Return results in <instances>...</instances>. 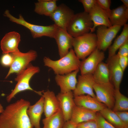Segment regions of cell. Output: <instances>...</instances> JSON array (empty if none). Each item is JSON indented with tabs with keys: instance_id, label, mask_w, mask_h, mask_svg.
Listing matches in <instances>:
<instances>
[{
	"instance_id": "cell-2",
	"label": "cell",
	"mask_w": 128,
	"mask_h": 128,
	"mask_svg": "<svg viewBox=\"0 0 128 128\" xmlns=\"http://www.w3.org/2000/svg\"><path fill=\"white\" fill-rule=\"evenodd\" d=\"M43 60L44 65L50 68L56 75L65 74L79 69L81 63L72 48L66 55L58 60H54L45 57Z\"/></svg>"
},
{
	"instance_id": "cell-32",
	"label": "cell",
	"mask_w": 128,
	"mask_h": 128,
	"mask_svg": "<svg viewBox=\"0 0 128 128\" xmlns=\"http://www.w3.org/2000/svg\"><path fill=\"white\" fill-rule=\"evenodd\" d=\"M14 60L13 55L11 53L4 54L1 59V62L3 65L10 67Z\"/></svg>"
},
{
	"instance_id": "cell-13",
	"label": "cell",
	"mask_w": 128,
	"mask_h": 128,
	"mask_svg": "<svg viewBox=\"0 0 128 128\" xmlns=\"http://www.w3.org/2000/svg\"><path fill=\"white\" fill-rule=\"evenodd\" d=\"M119 57L117 54L108 58L106 64L108 68L110 82L115 89H120L123 72L119 63Z\"/></svg>"
},
{
	"instance_id": "cell-21",
	"label": "cell",
	"mask_w": 128,
	"mask_h": 128,
	"mask_svg": "<svg viewBox=\"0 0 128 128\" xmlns=\"http://www.w3.org/2000/svg\"><path fill=\"white\" fill-rule=\"evenodd\" d=\"M97 112L75 105L73 109L70 120L76 125L83 122L95 120Z\"/></svg>"
},
{
	"instance_id": "cell-19",
	"label": "cell",
	"mask_w": 128,
	"mask_h": 128,
	"mask_svg": "<svg viewBox=\"0 0 128 128\" xmlns=\"http://www.w3.org/2000/svg\"><path fill=\"white\" fill-rule=\"evenodd\" d=\"M44 112L45 117L50 116L61 110L59 102L55 93L47 90L43 91Z\"/></svg>"
},
{
	"instance_id": "cell-15",
	"label": "cell",
	"mask_w": 128,
	"mask_h": 128,
	"mask_svg": "<svg viewBox=\"0 0 128 128\" xmlns=\"http://www.w3.org/2000/svg\"><path fill=\"white\" fill-rule=\"evenodd\" d=\"M59 102L65 122L70 120L73 109L76 105L73 92H60L56 96Z\"/></svg>"
},
{
	"instance_id": "cell-40",
	"label": "cell",
	"mask_w": 128,
	"mask_h": 128,
	"mask_svg": "<svg viewBox=\"0 0 128 128\" xmlns=\"http://www.w3.org/2000/svg\"><path fill=\"white\" fill-rule=\"evenodd\" d=\"M4 110L3 106L0 103V114H1L3 111Z\"/></svg>"
},
{
	"instance_id": "cell-7",
	"label": "cell",
	"mask_w": 128,
	"mask_h": 128,
	"mask_svg": "<svg viewBox=\"0 0 128 128\" xmlns=\"http://www.w3.org/2000/svg\"><path fill=\"white\" fill-rule=\"evenodd\" d=\"M11 53L13 57L14 60L5 78L12 73L18 74L24 70L30 62L35 60L37 56V52L33 50L25 53L19 51Z\"/></svg>"
},
{
	"instance_id": "cell-6",
	"label": "cell",
	"mask_w": 128,
	"mask_h": 128,
	"mask_svg": "<svg viewBox=\"0 0 128 128\" xmlns=\"http://www.w3.org/2000/svg\"><path fill=\"white\" fill-rule=\"evenodd\" d=\"M93 26L89 14L84 11L74 14L67 26V31L74 38L90 32Z\"/></svg>"
},
{
	"instance_id": "cell-34",
	"label": "cell",
	"mask_w": 128,
	"mask_h": 128,
	"mask_svg": "<svg viewBox=\"0 0 128 128\" xmlns=\"http://www.w3.org/2000/svg\"><path fill=\"white\" fill-rule=\"evenodd\" d=\"M76 128H97L95 120L80 123L76 125Z\"/></svg>"
},
{
	"instance_id": "cell-30",
	"label": "cell",
	"mask_w": 128,
	"mask_h": 128,
	"mask_svg": "<svg viewBox=\"0 0 128 128\" xmlns=\"http://www.w3.org/2000/svg\"><path fill=\"white\" fill-rule=\"evenodd\" d=\"M95 120L97 128H116L107 121L99 112H97Z\"/></svg>"
},
{
	"instance_id": "cell-31",
	"label": "cell",
	"mask_w": 128,
	"mask_h": 128,
	"mask_svg": "<svg viewBox=\"0 0 128 128\" xmlns=\"http://www.w3.org/2000/svg\"><path fill=\"white\" fill-rule=\"evenodd\" d=\"M96 2L101 8L108 15L109 17L111 10L110 9L111 0H96Z\"/></svg>"
},
{
	"instance_id": "cell-26",
	"label": "cell",
	"mask_w": 128,
	"mask_h": 128,
	"mask_svg": "<svg viewBox=\"0 0 128 128\" xmlns=\"http://www.w3.org/2000/svg\"><path fill=\"white\" fill-rule=\"evenodd\" d=\"M43 128H63L65 123L61 110L42 120Z\"/></svg>"
},
{
	"instance_id": "cell-14",
	"label": "cell",
	"mask_w": 128,
	"mask_h": 128,
	"mask_svg": "<svg viewBox=\"0 0 128 128\" xmlns=\"http://www.w3.org/2000/svg\"><path fill=\"white\" fill-rule=\"evenodd\" d=\"M57 44L60 58L66 55L73 47V37L67 30L58 27L54 38Z\"/></svg>"
},
{
	"instance_id": "cell-8",
	"label": "cell",
	"mask_w": 128,
	"mask_h": 128,
	"mask_svg": "<svg viewBox=\"0 0 128 128\" xmlns=\"http://www.w3.org/2000/svg\"><path fill=\"white\" fill-rule=\"evenodd\" d=\"M121 27L112 26L108 27L101 25L97 27L96 34L97 48L103 51H105L110 46L113 39L120 31Z\"/></svg>"
},
{
	"instance_id": "cell-23",
	"label": "cell",
	"mask_w": 128,
	"mask_h": 128,
	"mask_svg": "<svg viewBox=\"0 0 128 128\" xmlns=\"http://www.w3.org/2000/svg\"><path fill=\"white\" fill-rule=\"evenodd\" d=\"M109 18L112 26H124L128 19V8L123 4L113 9Z\"/></svg>"
},
{
	"instance_id": "cell-4",
	"label": "cell",
	"mask_w": 128,
	"mask_h": 128,
	"mask_svg": "<svg viewBox=\"0 0 128 128\" xmlns=\"http://www.w3.org/2000/svg\"><path fill=\"white\" fill-rule=\"evenodd\" d=\"M40 71L39 67L33 66L30 63L25 69L17 74L15 79L17 83L14 90L7 96V102H9L18 93L27 90L33 91L39 95L42 96L43 91H35L29 85V82L32 77Z\"/></svg>"
},
{
	"instance_id": "cell-36",
	"label": "cell",
	"mask_w": 128,
	"mask_h": 128,
	"mask_svg": "<svg viewBox=\"0 0 128 128\" xmlns=\"http://www.w3.org/2000/svg\"><path fill=\"white\" fill-rule=\"evenodd\" d=\"M125 126H128V112L120 111L115 112Z\"/></svg>"
},
{
	"instance_id": "cell-3",
	"label": "cell",
	"mask_w": 128,
	"mask_h": 128,
	"mask_svg": "<svg viewBox=\"0 0 128 128\" xmlns=\"http://www.w3.org/2000/svg\"><path fill=\"white\" fill-rule=\"evenodd\" d=\"M4 15L11 22L22 25L28 29L34 38L46 36L54 38L58 27L55 24L46 26L39 25L30 23L26 21L22 16L20 14L18 18L12 15L9 10H6Z\"/></svg>"
},
{
	"instance_id": "cell-20",
	"label": "cell",
	"mask_w": 128,
	"mask_h": 128,
	"mask_svg": "<svg viewBox=\"0 0 128 128\" xmlns=\"http://www.w3.org/2000/svg\"><path fill=\"white\" fill-rule=\"evenodd\" d=\"M74 100L76 105L82 106L96 112H99L107 107L105 105L100 102L96 98L88 95L74 96Z\"/></svg>"
},
{
	"instance_id": "cell-28",
	"label": "cell",
	"mask_w": 128,
	"mask_h": 128,
	"mask_svg": "<svg viewBox=\"0 0 128 128\" xmlns=\"http://www.w3.org/2000/svg\"><path fill=\"white\" fill-rule=\"evenodd\" d=\"M99 112L109 122L116 128H123L125 125L112 110L106 107Z\"/></svg>"
},
{
	"instance_id": "cell-27",
	"label": "cell",
	"mask_w": 128,
	"mask_h": 128,
	"mask_svg": "<svg viewBox=\"0 0 128 128\" xmlns=\"http://www.w3.org/2000/svg\"><path fill=\"white\" fill-rule=\"evenodd\" d=\"M128 40V24L123 26L122 32L115 39L112 45L109 48L108 58L116 54L118 50L127 40Z\"/></svg>"
},
{
	"instance_id": "cell-41",
	"label": "cell",
	"mask_w": 128,
	"mask_h": 128,
	"mask_svg": "<svg viewBox=\"0 0 128 128\" xmlns=\"http://www.w3.org/2000/svg\"><path fill=\"white\" fill-rule=\"evenodd\" d=\"M123 128H128V126H125Z\"/></svg>"
},
{
	"instance_id": "cell-24",
	"label": "cell",
	"mask_w": 128,
	"mask_h": 128,
	"mask_svg": "<svg viewBox=\"0 0 128 128\" xmlns=\"http://www.w3.org/2000/svg\"><path fill=\"white\" fill-rule=\"evenodd\" d=\"M56 0H39L35 3L34 11L37 14L50 17L57 6Z\"/></svg>"
},
{
	"instance_id": "cell-9",
	"label": "cell",
	"mask_w": 128,
	"mask_h": 128,
	"mask_svg": "<svg viewBox=\"0 0 128 128\" xmlns=\"http://www.w3.org/2000/svg\"><path fill=\"white\" fill-rule=\"evenodd\" d=\"M93 88L96 99L112 110L115 102V89L113 85L110 82L105 84L95 83Z\"/></svg>"
},
{
	"instance_id": "cell-38",
	"label": "cell",
	"mask_w": 128,
	"mask_h": 128,
	"mask_svg": "<svg viewBox=\"0 0 128 128\" xmlns=\"http://www.w3.org/2000/svg\"><path fill=\"white\" fill-rule=\"evenodd\" d=\"M76 125L69 120L65 122L63 128H76Z\"/></svg>"
},
{
	"instance_id": "cell-5",
	"label": "cell",
	"mask_w": 128,
	"mask_h": 128,
	"mask_svg": "<svg viewBox=\"0 0 128 128\" xmlns=\"http://www.w3.org/2000/svg\"><path fill=\"white\" fill-rule=\"evenodd\" d=\"M96 34L90 32L73 38V47L77 57L82 60L86 58L97 48Z\"/></svg>"
},
{
	"instance_id": "cell-35",
	"label": "cell",
	"mask_w": 128,
	"mask_h": 128,
	"mask_svg": "<svg viewBox=\"0 0 128 128\" xmlns=\"http://www.w3.org/2000/svg\"><path fill=\"white\" fill-rule=\"evenodd\" d=\"M117 54L119 56H128V40L119 49Z\"/></svg>"
},
{
	"instance_id": "cell-39",
	"label": "cell",
	"mask_w": 128,
	"mask_h": 128,
	"mask_svg": "<svg viewBox=\"0 0 128 128\" xmlns=\"http://www.w3.org/2000/svg\"><path fill=\"white\" fill-rule=\"evenodd\" d=\"M121 1L123 3V5L127 8H128V0H121Z\"/></svg>"
},
{
	"instance_id": "cell-29",
	"label": "cell",
	"mask_w": 128,
	"mask_h": 128,
	"mask_svg": "<svg viewBox=\"0 0 128 128\" xmlns=\"http://www.w3.org/2000/svg\"><path fill=\"white\" fill-rule=\"evenodd\" d=\"M115 89V102L112 110L114 112L128 111V98L121 93L120 89Z\"/></svg>"
},
{
	"instance_id": "cell-11",
	"label": "cell",
	"mask_w": 128,
	"mask_h": 128,
	"mask_svg": "<svg viewBox=\"0 0 128 128\" xmlns=\"http://www.w3.org/2000/svg\"><path fill=\"white\" fill-rule=\"evenodd\" d=\"M105 58L104 52L96 48L87 58L81 61L79 68L81 74H93L98 65Z\"/></svg>"
},
{
	"instance_id": "cell-10",
	"label": "cell",
	"mask_w": 128,
	"mask_h": 128,
	"mask_svg": "<svg viewBox=\"0 0 128 128\" xmlns=\"http://www.w3.org/2000/svg\"><path fill=\"white\" fill-rule=\"evenodd\" d=\"M74 14L73 10L62 4L57 6L50 17L58 28L67 30L69 23Z\"/></svg>"
},
{
	"instance_id": "cell-33",
	"label": "cell",
	"mask_w": 128,
	"mask_h": 128,
	"mask_svg": "<svg viewBox=\"0 0 128 128\" xmlns=\"http://www.w3.org/2000/svg\"><path fill=\"white\" fill-rule=\"evenodd\" d=\"M78 1L82 4L84 11L88 14L96 2V0H79Z\"/></svg>"
},
{
	"instance_id": "cell-16",
	"label": "cell",
	"mask_w": 128,
	"mask_h": 128,
	"mask_svg": "<svg viewBox=\"0 0 128 128\" xmlns=\"http://www.w3.org/2000/svg\"><path fill=\"white\" fill-rule=\"evenodd\" d=\"M79 70L78 69L67 74L56 75L55 80L60 87V92L64 93L75 90L78 82L76 77Z\"/></svg>"
},
{
	"instance_id": "cell-22",
	"label": "cell",
	"mask_w": 128,
	"mask_h": 128,
	"mask_svg": "<svg viewBox=\"0 0 128 128\" xmlns=\"http://www.w3.org/2000/svg\"><path fill=\"white\" fill-rule=\"evenodd\" d=\"M44 97L42 96L34 104L30 105L27 110L30 122L35 128H41L40 122L42 114L44 112Z\"/></svg>"
},
{
	"instance_id": "cell-25",
	"label": "cell",
	"mask_w": 128,
	"mask_h": 128,
	"mask_svg": "<svg viewBox=\"0 0 128 128\" xmlns=\"http://www.w3.org/2000/svg\"><path fill=\"white\" fill-rule=\"evenodd\" d=\"M92 74L96 83L105 84L110 82L107 64L103 61L98 64Z\"/></svg>"
},
{
	"instance_id": "cell-37",
	"label": "cell",
	"mask_w": 128,
	"mask_h": 128,
	"mask_svg": "<svg viewBox=\"0 0 128 128\" xmlns=\"http://www.w3.org/2000/svg\"><path fill=\"white\" fill-rule=\"evenodd\" d=\"M119 65L124 72L128 65V56H119Z\"/></svg>"
},
{
	"instance_id": "cell-18",
	"label": "cell",
	"mask_w": 128,
	"mask_h": 128,
	"mask_svg": "<svg viewBox=\"0 0 128 128\" xmlns=\"http://www.w3.org/2000/svg\"><path fill=\"white\" fill-rule=\"evenodd\" d=\"M93 23L90 32L93 33L97 27L101 25L110 27L112 26L108 15L96 2L88 13Z\"/></svg>"
},
{
	"instance_id": "cell-17",
	"label": "cell",
	"mask_w": 128,
	"mask_h": 128,
	"mask_svg": "<svg viewBox=\"0 0 128 128\" xmlns=\"http://www.w3.org/2000/svg\"><path fill=\"white\" fill-rule=\"evenodd\" d=\"M20 41V35L18 32L12 31L6 33L0 42L3 54L12 53L20 51L18 47Z\"/></svg>"
},
{
	"instance_id": "cell-12",
	"label": "cell",
	"mask_w": 128,
	"mask_h": 128,
	"mask_svg": "<svg viewBox=\"0 0 128 128\" xmlns=\"http://www.w3.org/2000/svg\"><path fill=\"white\" fill-rule=\"evenodd\" d=\"M95 83L92 74L79 75L76 88L73 91L74 96L87 94L96 98L93 91Z\"/></svg>"
},
{
	"instance_id": "cell-1",
	"label": "cell",
	"mask_w": 128,
	"mask_h": 128,
	"mask_svg": "<svg viewBox=\"0 0 128 128\" xmlns=\"http://www.w3.org/2000/svg\"><path fill=\"white\" fill-rule=\"evenodd\" d=\"M30 105L22 98L7 106L0 115V128H33L27 112Z\"/></svg>"
}]
</instances>
